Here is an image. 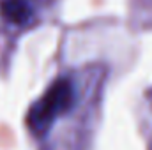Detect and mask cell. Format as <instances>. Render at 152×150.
I'll return each mask as SVG.
<instances>
[{"mask_svg":"<svg viewBox=\"0 0 152 150\" xmlns=\"http://www.w3.org/2000/svg\"><path fill=\"white\" fill-rule=\"evenodd\" d=\"M34 0H0V16L14 27H25L34 20Z\"/></svg>","mask_w":152,"mask_h":150,"instance_id":"cell-2","label":"cell"},{"mask_svg":"<svg viewBox=\"0 0 152 150\" xmlns=\"http://www.w3.org/2000/svg\"><path fill=\"white\" fill-rule=\"evenodd\" d=\"M76 101L75 83L69 78H58L44 92V95L30 108L28 127L36 134H44L51 124L64 113L71 111Z\"/></svg>","mask_w":152,"mask_h":150,"instance_id":"cell-1","label":"cell"}]
</instances>
